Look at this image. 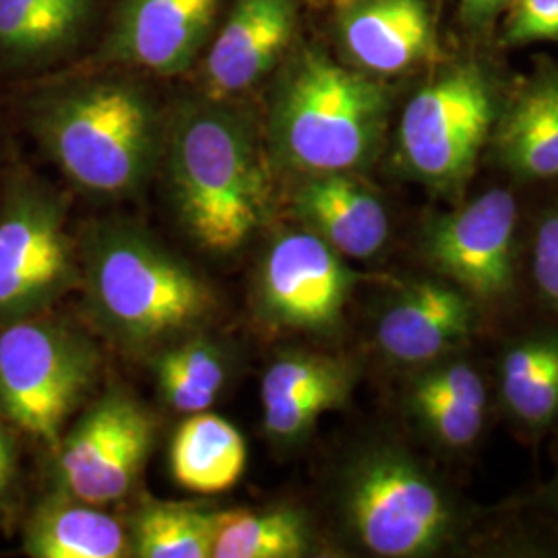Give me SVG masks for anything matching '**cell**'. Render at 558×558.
Returning a JSON list of instances; mask_svg holds the SVG:
<instances>
[{
    "mask_svg": "<svg viewBox=\"0 0 558 558\" xmlns=\"http://www.w3.org/2000/svg\"><path fill=\"white\" fill-rule=\"evenodd\" d=\"M180 223L214 255H232L267 220L269 179L253 122L226 100L186 104L166 135Z\"/></svg>",
    "mask_w": 558,
    "mask_h": 558,
    "instance_id": "cell-1",
    "label": "cell"
},
{
    "mask_svg": "<svg viewBox=\"0 0 558 558\" xmlns=\"http://www.w3.org/2000/svg\"><path fill=\"white\" fill-rule=\"evenodd\" d=\"M27 124L66 180L96 197L140 191L160 151L158 110L133 81L48 87L27 104Z\"/></svg>",
    "mask_w": 558,
    "mask_h": 558,
    "instance_id": "cell-2",
    "label": "cell"
},
{
    "mask_svg": "<svg viewBox=\"0 0 558 558\" xmlns=\"http://www.w3.org/2000/svg\"><path fill=\"white\" fill-rule=\"evenodd\" d=\"M81 283L101 329L137 350L195 331L216 308L211 288L191 265L129 226L85 236Z\"/></svg>",
    "mask_w": 558,
    "mask_h": 558,
    "instance_id": "cell-3",
    "label": "cell"
},
{
    "mask_svg": "<svg viewBox=\"0 0 558 558\" xmlns=\"http://www.w3.org/2000/svg\"><path fill=\"white\" fill-rule=\"evenodd\" d=\"M387 114L389 94L368 73L304 52L279 81L271 149L304 177L359 172L379 154Z\"/></svg>",
    "mask_w": 558,
    "mask_h": 558,
    "instance_id": "cell-4",
    "label": "cell"
},
{
    "mask_svg": "<svg viewBox=\"0 0 558 558\" xmlns=\"http://www.w3.org/2000/svg\"><path fill=\"white\" fill-rule=\"evenodd\" d=\"M338 505L345 530L373 557L445 555L468 527L451 490L391 442L364 447L345 463Z\"/></svg>",
    "mask_w": 558,
    "mask_h": 558,
    "instance_id": "cell-5",
    "label": "cell"
},
{
    "mask_svg": "<svg viewBox=\"0 0 558 558\" xmlns=\"http://www.w3.org/2000/svg\"><path fill=\"white\" fill-rule=\"evenodd\" d=\"M96 343L66 320L40 315L0 325V412L57 447L62 428L100 375Z\"/></svg>",
    "mask_w": 558,
    "mask_h": 558,
    "instance_id": "cell-6",
    "label": "cell"
},
{
    "mask_svg": "<svg viewBox=\"0 0 558 558\" xmlns=\"http://www.w3.org/2000/svg\"><path fill=\"white\" fill-rule=\"evenodd\" d=\"M499 119L495 89L478 64H458L428 81L405 104L398 160L410 179L458 199Z\"/></svg>",
    "mask_w": 558,
    "mask_h": 558,
    "instance_id": "cell-7",
    "label": "cell"
},
{
    "mask_svg": "<svg viewBox=\"0 0 558 558\" xmlns=\"http://www.w3.org/2000/svg\"><path fill=\"white\" fill-rule=\"evenodd\" d=\"M77 283L66 201L50 184L20 174L0 205V325L46 313Z\"/></svg>",
    "mask_w": 558,
    "mask_h": 558,
    "instance_id": "cell-8",
    "label": "cell"
},
{
    "mask_svg": "<svg viewBox=\"0 0 558 558\" xmlns=\"http://www.w3.org/2000/svg\"><path fill=\"white\" fill-rule=\"evenodd\" d=\"M156 439L154 414L124 391L101 396L57 445V490L106 507L137 486Z\"/></svg>",
    "mask_w": 558,
    "mask_h": 558,
    "instance_id": "cell-9",
    "label": "cell"
},
{
    "mask_svg": "<svg viewBox=\"0 0 558 558\" xmlns=\"http://www.w3.org/2000/svg\"><path fill=\"white\" fill-rule=\"evenodd\" d=\"M420 255L433 274L482 302L507 299L518 276V203L490 189L449 211L433 214L420 230Z\"/></svg>",
    "mask_w": 558,
    "mask_h": 558,
    "instance_id": "cell-10",
    "label": "cell"
},
{
    "mask_svg": "<svg viewBox=\"0 0 558 558\" xmlns=\"http://www.w3.org/2000/svg\"><path fill=\"white\" fill-rule=\"evenodd\" d=\"M359 274L306 228L286 230L265 248L257 311L274 329L329 333L343 319Z\"/></svg>",
    "mask_w": 558,
    "mask_h": 558,
    "instance_id": "cell-11",
    "label": "cell"
},
{
    "mask_svg": "<svg viewBox=\"0 0 558 558\" xmlns=\"http://www.w3.org/2000/svg\"><path fill=\"white\" fill-rule=\"evenodd\" d=\"M482 325L480 302L437 274L401 283L380 308L375 339L385 359L420 368L456 356Z\"/></svg>",
    "mask_w": 558,
    "mask_h": 558,
    "instance_id": "cell-12",
    "label": "cell"
},
{
    "mask_svg": "<svg viewBox=\"0 0 558 558\" xmlns=\"http://www.w3.org/2000/svg\"><path fill=\"white\" fill-rule=\"evenodd\" d=\"M221 0H124L104 48L110 60L179 75L201 52Z\"/></svg>",
    "mask_w": 558,
    "mask_h": 558,
    "instance_id": "cell-13",
    "label": "cell"
},
{
    "mask_svg": "<svg viewBox=\"0 0 558 558\" xmlns=\"http://www.w3.org/2000/svg\"><path fill=\"white\" fill-rule=\"evenodd\" d=\"M359 383V364L345 356L290 352L269 364L260 383L263 426L269 439H306L323 414L345 405Z\"/></svg>",
    "mask_w": 558,
    "mask_h": 558,
    "instance_id": "cell-14",
    "label": "cell"
},
{
    "mask_svg": "<svg viewBox=\"0 0 558 558\" xmlns=\"http://www.w3.org/2000/svg\"><path fill=\"white\" fill-rule=\"evenodd\" d=\"M294 27V0H239L205 59L207 98L230 100L257 85L292 40Z\"/></svg>",
    "mask_w": 558,
    "mask_h": 558,
    "instance_id": "cell-15",
    "label": "cell"
},
{
    "mask_svg": "<svg viewBox=\"0 0 558 558\" xmlns=\"http://www.w3.org/2000/svg\"><path fill=\"white\" fill-rule=\"evenodd\" d=\"M292 211L302 228L345 259H373L391 236L385 203L354 172L306 174L294 191Z\"/></svg>",
    "mask_w": 558,
    "mask_h": 558,
    "instance_id": "cell-16",
    "label": "cell"
},
{
    "mask_svg": "<svg viewBox=\"0 0 558 558\" xmlns=\"http://www.w3.org/2000/svg\"><path fill=\"white\" fill-rule=\"evenodd\" d=\"M414 371L405 389V408L424 437L451 453L474 447L488 408L478 368L456 354Z\"/></svg>",
    "mask_w": 558,
    "mask_h": 558,
    "instance_id": "cell-17",
    "label": "cell"
},
{
    "mask_svg": "<svg viewBox=\"0 0 558 558\" xmlns=\"http://www.w3.org/2000/svg\"><path fill=\"white\" fill-rule=\"evenodd\" d=\"M341 41L368 75H398L426 57L433 21L424 0H356L345 7Z\"/></svg>",
    "mask_w": 558,
    "mask_h": 558,
    "instance_id": "cell-18",
    "label": "cell"
},
{
    "mask_svg": "<svg viewBox=\"0 0 558 558\" xmlns=\"http://www.w3.org/2000/svg\"><path fill=\"white\" fill-rule=\"evenodd\" d=\"M500 163L523 180L558 177V73L538 69L499 110L493 129Z\"/></svg>",
    "mask_w": 558,
    "mask_h": 558,
    "instance_id": "cell-19",
    "label": "cell"
},
{
    "mask_svg": "<svg viewBox=\"0 0 558 558\" xmlns=\"http://www.w3.org/2000/svg\"><path fill=\"white\" fill-rule=\"evenodd\" d=\"M23 550L34 558H122L131 557V538L98 505L54 490L27 519Z\"/></svg>",
    "mask_w": 558,
    "mask_h": 558,
    "instance_id": "cell-20",
    "label": "cell"
},
{
    "mask_svg": "<svg viewBox=\"0 0 558 558\" xmlns=\"http://www.w3.org/2000/svg\"><path fill=\"white\" fill-rule=\"evenodd\" d=\"M168 458L179 486L199 495H216L230 490L242 478L246 442L234 424L207 410L180 424Z\"/></svg>",
    "mask_w": 558,
    "mask_h": 558,
    "instance_id": "cell-21",
    "label": "cell"
},
{
    "mask_svg": "<svg viewBox=\"0 0 558 558\" xmlns=\"http://www.w3.org/2000/svg\"><path fill=\"white\" fill-rule=\"evenodd\" d=\"M500 401L525 428L542 430L558 418V329L515 339L499 364Z\"/></svg>",
    "mask_w": 558,
    "mask_h": 558,
    "instance_id": "cell-22",
    "label": "cell"
},
{
    "mask_svg": "<svg viewBox=\"0 0 558 558\" xmlns=\"http://www.w3.org/2000/svg\"><path fill=\"white\" fill-rule=\"evenodd\" d=\"M94 0H0V59L13 66L57 57L87 25Z\"/></svg>",
    "mask_w": 558,
    "mask_h": 558,
    "instance_id": "cell-23",
    "label": "cell"
},
{
    "mask_svg": "<svg viewBox=\"0 0 558 558\" xmlns=\"http://www.w3.org/2000/svg\"><path fill=\"white\" fill-rule=\"evenodd\" d=\"M317 548L311 518L292 505L218 511L211 558H300Z\"/></svg>",
    "mask_w": 558,
    "mask_h": 558,
    "instance_id": "cell-24",
    "label": "cell"
},
{
    "mask_svg": "<svg viewBox=\"0 0 558 558\" xmlns=\"http://www.w3.org/2000/svg\"><path fill=\"white\" fill-rule=\"evenodd\" d=\"M154 373L163 403L191 416L207 412L220 398L230 377V362L211 339L180 338L161 345Z\"/></svg>",
    "mask_w": 558,
    "mask_h": 558,
    "instance_id": "cell-25",
    "label": "cell"
},
{
    "mask_svg": "<svg viewBox=\"0 0 558 558\" xmlns=\"http://www.w3.org/2000/svg\"><path fill=\"white\" fill-rule=\"evenodd\" d=\"M218 511L184 502H147L129 525L131 557L211 558Z\"/></svg>",
    "mask_w": 558,
    "mask_h": 558,
    "instance_id": "cell-26",
    "label": "cell"
},
{
    "mask_svg": "<svg viewBox=\"0 0 558 558\" xmlns=\"http://www.w3.org/2000/svg\"><path fill=\"white\" fill-rule=\"evenodd\" d=\"M505 27L509 44L558 40V0H511Z\"/></svg>",
    "mask_w": 558,
    "mask_h": 558,
    "instance_id": "cell-27",
    "label": "cell"
},
{
    "mask_svg": "<svg viewBox=\"0 0 558 558\" xmlns=\"http://www.w3.org/2000/svg\"><path fill=\"white\" fill-rule=\"evenodd\" d=\"M532 274L539 296L558 315V205L548 209L536 226Z\"/></svg>",
    "mask_w": 558,
    "mask_h": 558,
    "instance_id": "cell-28",
    "label": "cell"
},
{
    "mask_svg": "<svg viewBox=\"0 0 558 558\" xmlns=\"http://www.w3.org/2000/svg\"><path fill=\"white\" fill-rule=\"evenodd\" d=\"M17 476V447L13 437L0 426V502L9 497Z\"/></svg>",
    "mask_w": 558,
    "mask_h": 558,
    "instance_id": "cell-29",
    "label": "cell"
},
{
    "mask_svg": "<svg viewBox=\"0 0 558 558\" xmlns=\"http://www.w3.org/2000/svg\"><path fill=\"white\" fill-rule=\"evenodd\" d=\"M511 0H463V7L470 15H474L476 20L480 17H486V15H493L497 13L499 9H502L505 4H509Z\"/></svg>",
    "mask_w": 558,
    "mask_h": 558,
    "instance_id": "cell-30",
    "label": "cell"
},
{
    "mask_svg": "<svg viewBox=\"0 0 558 558\" xmlns=\"http://www.w3.org/2000/svg\"><path fill=\"white\" fill-rule=\"evenodd\" d=\"M308 2L319 4V7H341V9H345V7L354 4L356 0H308Z\"/></svg>",
    "mask_w": 558,
    "mask_h": 558,
    "instance_id": "cell-31",
    "label": "cell"
},
{
    "mask_svg": "<svg viewBox=\"0 0 558 558\" xmlns=\"http://www.w3.org/2000/svg\"><path fill=\"white\" fill-rule=\"evenodd\" d=\"M555 500H557V505H558V476H557V482H555Z\"/></svg>",
    "mask_w": 558,
    "mask_h": 558,
    "instance_id": "cell-32",
    "label": "cell"
}]
</instances>
